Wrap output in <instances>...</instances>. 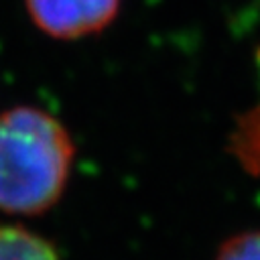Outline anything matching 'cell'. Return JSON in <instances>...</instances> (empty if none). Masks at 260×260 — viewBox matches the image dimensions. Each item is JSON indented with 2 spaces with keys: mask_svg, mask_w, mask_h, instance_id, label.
Wrapping results in <instances>:
<instances>
[{
  "mask_svg": "<svg viewBox=\"0 0 260 260\" xmlns=\"http://www.w3.org/2000/svg\"><path fill=\"white\" fill-rule=\"evenodd\" d=\"M71 160V138L51 114L28 106L0 114V209L47 211L65 189Z\"/></svg>",
  "mask_w": 260,
  "mask_h": 260,
  "instance_id": "obj_1",
  "label": "cell"
},
{
  "mask_svg": "<svg viewBox=\"0 0 260 260\" xmlns=\"http://www.w3.org/2000/svg\"><path fill=\"white\" fill-rule=\"evenodd\" d=\"M32 22L57 39H79L110 24L120 0H26Z\"/></svg>",
  "mask_w": 260,
  "mask_h": 260,
  "instance_id": "obj_2",
  "label": "cell"
},
{
  "mask_svg": "<svg viewBox=\"0 0 260 260\" xmlns=\"http://www.w3.org/2000/svg\"><path fill=\"white\" fill-rule=\"evenodd\" d=\"M258 71H260V51H258ZM230 150L250 175L260 177V102L238 122L236 130L230 136Z\"/></svg>",
  "mask_w": 260,
  "mask_h": 260,
  "instance_id": "obj_3",
  "label": "cell"
},
{
  "mask_svg": "<svg viewBox=\"0 0 260 260\" xmlns=\"http://www.w3.org/2000/svg\"><path fill=\"white\" fill-rule=\"evenodd\" d=\"M0 260H57V256L43 238L22 228L0 225Z\"/></svg>",
  "mask_w": 260,
  "mask_h": 260,
  "instance_id": "obj_4",
  "label": "cell"
},
{
  "mask_svg": "<svg viewBox=\"0 0 260 260\" xmlns=\"http://www.w3.org/2000/svg\"><path fill=\"white\" fill-rule=\"evenodd\" d=\"M215 260H260V232H242L230 238Z\"/></svg>",
  "mask_w": 260,
  "mask_h": 260,
  "instance_id": "obj_5",
  "label": "cell"
}]
</instances>
